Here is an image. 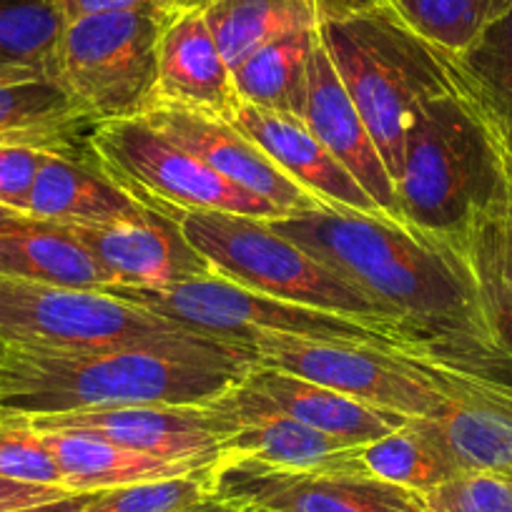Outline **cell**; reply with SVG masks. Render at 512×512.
Listing matches in <instances>:
<instances>
[{
	"label": "cell",
	"instance_id": "b9f144b4",
	"mask_svg": "<svg viewBox=\"0 0 512 512\" xmlns=\"http://www.w3.org/2000/svg\"><path fill=\"white\" fill-rule=\"evenodd\" d=\"M18 216H21V214H13V211H8V209H3V206H0V226L8 224V221H13V219H18Z\"/></svg>",
	"mask_w": 512,
	"mask_h": 512
},
{
	"label": "cell",
	"instance_id": "484cf974",
	"mask_svg": "<svg viewBox=\"0 0 512 512\" xmlns=\"http://www.w3.org/2000/svg\"><path fill=\"white\" fill-rule=\"evenodd\" d=\"M317 41L319 28H307L277 38L251 53L231 71L241 103L302 121L309 58Z\"/></svg>",
	"mask_w": 512,
	"mask_h": 512
},
{
	"label": "cell",
	"instance_id": "83f0119b",
	"mask_svg": "<svg viewBox=\"0 0 512 512\" xmlns=\"http://www.w3.org/2000/svg\"><path fill=\"white\" fill-rule=\"evenodd\" d=\"M63 31L58 0H0V83L58 78Z\"/></svg>",
	"mask_w": 512,
	"mask_h": 512
},
{
	"label": "cell",
	"instance_id": "8992f818",
	"mask_svg": "<svg viewBox=\"0 0 512 512\" xmlns=\"http://www.w3.org/2000/svg\"><path fill=\"white\" fill-rule=\"evenodd\" d=\"M176 221L186 239L209 259L216 277L284 302L362 319L417 354L415 337L390 309L344 282L267 221L224 211H189Z\"/></svg>",
	"mask_w": 512,
	"mask_h": 512
},
{
	"label": "cell",
	"instance_id": "e575fe53",
	"mask_svg": "<svg viewBox=\"0 0 512 512\" xmlns=\"http://www.w3.org/2000/svg\"><path fill=\"white\" fill-rule=\"evenodd\" d=\"M46 156V151L0 144V206L3 209L28 216L33 184Z\"/></svg>",
	"mask_w": 512,
	"mask_h": 512
},
{
	"label": "cell",
	"instance_id": "d4e9b609",
	"mask_svg": "<svg viewBox=\"0 0 512 512\" xmlns=\"http://www.w3.org/2000/svg\"><path fill=\"white\" fill-rule=\"evenodd\" d=\"M452 241L470 267L492 342L512 359V221L507 201L477 216Z\"/></svg>",
	"mask_w": 512,
	"mask_h": 512
},
{
	"label": "cell",
	"instance_id": "60d3db41",
	"mask_svg": "<svg viewBox=\"0 0 512 512\" xmlns=\"http://www.w3.org/2000/svg\"><path fill=\"white\" fill-rule=\"evenodd\" d=\"M507 159H510V196H507V216H510V221H512V156H510V149H507Z\"/></svg>",
	"mask_w": 512,
	"mask_h": 512
},
{
	"label": "cell",
	"instance_id": "ffe728a7",
	"mask_svg": "<svg viewBox=\"0 0 512 512\" xmlns=\"http://www.w3.org/2000/svg\"><path fill=\"white\" fill-rule=\"evenodd\" d=\"M244 382L284 415L294 417L302 425L314 427L324 435L337 437L347 445H367V442L390 435L410 420L397 412L364 405L354 397L329 390L324 384L309 382V379L282 372V369L262 367V364H256L246 374Z\"/></svg>",
	"mask_w": 512,
	"mask_h": 512
},
{
	"label": "cell",
	"instance_id": "ab89813d",
	"mask_svg": "<svg viewBox=\"0 0 512 512\" xmlns=\"http://www.w3.org/2000/svg\"><path fill=\"white\" fill-rule=\"evenodd\" d=\"M179 512H241V510L231 507L229 502H221V500H216V497H209V500L199 502V505L184 507V510H179Z\"/></svg>",
	"mask_w": 512,
	"mask_h": 512
},
{
	"label": "cell",
	"instance_id": "6da1fadb",
	"mask_svg": "<svg viewBox=\"0 0 512 512\" xmlns=\"http://www.w3.org/2000/svg\"><path fill=\"white\" fill-rule=\"evenodd\" d=\"M267 224L390 309L412 332L417 354L512 379V359L492 342L470 267L452 239L405 219L342 206H322Z\"/></svg>",
	"mask_w": 512,
	"mask_h": 512
},
{
	"label": "cell",
	"instance_id": "ee69618b",
	"mask_svg": "<svg viewBox=\"0 0 512 512\" xmlns=\"http://www.w3.org/2000/svg\"><path fill=\"white\" fill-rule=\"evenodd\" d=\"M246 512H267V510H246Z\"/></svg>",
	"mask_w": 512,
	"mask_h": 512
},
{
	"label": "cell",
	"instance_id": "d6a6232c",
	"mask_svg": "<svg viewBox=\"0 0 512 512\" xmlns=\"http://www.w3.org/2000/svg\"><path fill=\"white\" fill-rule=\"evenodd\" d=\"M0 477L63 487L61 470L31 417L0 412Z\"/></svg>",
	"mask_w": 512,
	"mask_h": 512
},
{
	"label": "cell",
	"instance_id": "1f68e13d",
	"mask_svg": "<svg viewBox=\"0 0 512 512\" xmlns=\"http://www.w3.org/2000/svg\"><path fill=\"white\" fill-rule=\"evenodd\" d=\"M211 470L174 477V480L101 490L81 512H179L214 497L211 495Z\"/></svg>",
	"mask_w": 512,
	"mask_h": 512
},
{
	"label": "cell",
	"instance_id": "4fadbf2b",
	"mask_svg": "<svg viewBox=\"0 0 512 512\" xmlns=\"http://www.w3.org/2000/svg\"><path fill=\"white\" fill-rule=\"evenodd\" d=\"M41 432L76 430L169 462L214 467L226 440L239 432L234 412L219 400L209 405H134L31 417Z\"/></svg>",
	"mask_w": 512,
	"mask_h": 512
},
{
	"label": "cell",
	"instance_id": "7a4b0ae2",
	"mask_svg": "<svg viewBox=\"0 0 512 512\" xmlns=\"http://www.w3.org/2000/svg\"><path fill=\"white\" fill-rule=\"evenodd\" d=\"M254 367L151 349H38L0 344V412L66 415L134 405H209Z\"/></svg>",
	"mask_w": 512,
	"mask_h": 512
},
{
	"label": "cell",
	"instance_id": "cb8c5ba5",
	"mask_svg": "<svg viewBox=\"0 0 512 512\" xmlns=\"http://www.w3.org/2000/svg\"><path fill=\"white\" fill-rule=\"evenodd\" d=\"M41 435L61 470L63 487L68 492H101L211 470L191 462H169L146 452L128 450L88 432L56 430Z\"/></svg>",
	"mask_w": 512,
	"mask_h": 512
},
{
	"label": "cell",
	"instance_id": "f1b7e54d",
	"mask_svg": "<svg viewBox=\"0 0 512 512\" xmlns=\"http://www.w3.org/2000/svg\"><path fill=\"white\" fill-rule=\"evenodd\" d=\"M359 457L369 477L420 492V495L457 475L445 452L422 430L417 417H410L390 435L362 445Z\"/></svg>",
	"mask_w": 512,
	"mask_h": 512
},
{
	"label": "cell",
	"instance_id": "5b68a950",
	"mask_svg": "<svg viewBox=\"0 0 512 512\" xmlns=\"http://www.w3.org/2000/svg\"><path fill=\"white\" fill-rule=\"evenodd\" d=\"M0 344L38 349H151L256 367L249 344L161 317L108 289H68L0 277Z\"/></svg>",
	"mask_w": 512,
	"mask_h": 512
},
{
	"label": "cell",
	"instance_id": "603a6c76",
	"mask_svg": "<svg viewBox=\"0 0 512 512\" xmlns=\"http://www.w3.org/2000/svg\"><path fill=\"white\" fill-rule=\"evenodd\" d=\"M141 209L113 184L93 159L48 154L33 184L28 216L61 226L111 224L139 216Z\"/></svg>",
	"mask_w": 512,
	"mask_h": 512
},
{
	"label": "cell",
	"instance_id": "3957f363",
	"mask_svg": "<svg viewBox=\"0 0 512 512\" xmlns=\"http://www.w3.org/2000/svg\"><path fill=\"white\" fill-rule=\"evenodd\" d=\"M395 189L407 224L447 239L510 196L507 141L460 66L447 91L425 98L410 113Z\"/></svg>",
	"mask_w": 512,
	"mask_h": 512
},
{
	"label": "cell",
	"instance_id": "7bdbcfd3",
	"mask_svg": "<svg viewBox=\"0 0 512 512\" xmlns=\"http://www.w3.org/2000/svg\"><path fill=\"white\" fill-rule=\"evenodd\" d=\"M507 141V139H505ZM507 149H510V156H512V144H510V141H507Z\"/></svg>",
	"mask_w": 512,
	"mask_h": 512
},
{
	"label": "cell",
	"instance_id": "4316f807",
	"mask_svg": "<svg viewBox=\"0 0 512 512\" xmlns=\"http://www.w3.org/2000/svg\"><path fill=\"white\" fill-rule=\"evenodd\" d=\"M201 11L231 71L267 43L322 23L312 0H209Z\"/></svg>",
	"mask_w": 512,
	"mask_h": 512
},
{
	"label": "cell",
	"instance_id": "9c48e42d",
	"mask_svg": "<svg viewBox=\"0 0 512 512\" xmlns=\"http://www.w3.org/2000/svg\"><path fill=\"white\" fill-rule=\"evenodd\" d=\"M108 292L131 299L171 322L226 339V342L249 344V339L259 334H287V337L405 349L400 339L362 319L267 297V294L236 287L221 277L194 279V282L176 284L169 289L111 287Z\"/></svg>",
	"mask_w": 512,
	"mask_h": 512
},
{
	"label": "cell",
	"instance_id": "8fae6325",
	"mask_svg": "<svg viewBox=\"0 0 512 512\" xmlns=\"http://www.w3.org/2000/svg\"><path fill=\"white\" fill-rule=\"evenodd\" d=\"M211 495L236 510L267 512H427L420 492L349 472H289L221 457Z\"/></svg>",
	"mask_w": 512,
	"mask_h": 512
},
{
	"label": "cell",
	"instance_id": "ba28073f",
	"mask_svg": "<svg viewBox=\"0 0 512 512\" xmlns=\"http://www.w3.org/2000/svg\"><path fill=\"white\" fill-rule=\"evenodd\" d=\"M171 16L126 11L66 23L58 46V81L93 126L154 111L159 43Z\"/></svg>",
	"mask_w": 512,
	"mask_h": 512
},
{
	"label": "cell",
	"instance_id": "2e32d148",
	"mask_svg": "<svg viewBox=\"0 0 512 512\" xmlns=\"http://www.w3.org/2000/svg\"><path fill=\"white\" fill-rule=\"evenodd\" d=\"M144 118L174 144L224 176L229 184L269 201L284 216L324 206L312 199L302 186L294 184L249 136L241 134L229 121L171 106H156Z\"/></svg>",
	"mask_w": 512,
	"mask_h": 512
},
{
	"label": "cell",
	"instance_id": "7c38bea8",
	"mask_svg": "<svg viewBox=\"0 0 512 512\" xmlns=\"http://www.w3.org/2000/svg\"><path fill=\"white\" fill-rule=\"evenodd\" d=\"M422 359L442 392L440 407L417 417L422 430L445 452L457 475L512 477V379Z\"/></svg>",
	"mask_w": 512,
	"mask_h": 512
},
{
	"label": "cell",
	"instance_id": "44dd1931",
	"mask_svg": "<svg viewBox=\"0 0 512 512\" xmlns=\"http://www.w3.org/2000/svg\"><path fill=\"white\" fill-rule=\"evenodd\" d=\"M93 121L58 78L0 83V144L26 146L46 154L91 159Z\"/></svg>",
	"mask_w": 512,
	"mask_h": 512
},
{
	"label": "cell",
	"instance_id": "4dcf8cb0",
	"mask_svg": "<svg viewBox=\"0 0 512 512\" xmlns=\"http://www.w3.org/2000/svg\"><path fill=\"white\" fill-rule=\"evenodd\" d=\"M510 0H392L397 16L440 51H465Z\"/></svg>",
	"mask_w": 512,
	"mask_h": 512
},
{
	"label": "cell",
	"instance_id": "836d02e7",
	"mask_svg": "<svg viewBox=\"0 0 512 512\" xmlns=\"http://www.w3.org/2000/svg\"><path fill=\"white\" fill-rule=\"evenodd\" d=\"M420 497L427 512H512V477L460 472Z\"/></svg>",
	"mask_w": 512,
	"mask_h": 512
},
{
	"label": "cell",
	"instance_id": "30bf717a",
	"mask_svg": "<svg viewBox=\"0 0 512 512\" xmlns=\"http://www.w3.org/2000/svg\"><path fill=\"white\" fill-rule=\"evenodd\" d=\"M249 347L262 367L297 374L379 410L427 417L442 402L425 359L405 349L287 334H259Z\"/></svg>",
	"mask_w": 512,
	"mask_h": 512
},
{
	"label": "cell",
	"instance_id": "f546056e",
	"mask_svg": "<svg viewBox=\"0 0 512 512\" xmlns=\"http://www.w3.org/2000/svg\"><path fill=\"white\" fill-rule=\"evenodd\" d=\"M455 61L470 91L512 144V0Z\"/></svg>",
	"mask_w": 512,
	"mask_h": 512
},
{
	"label": "cell",
	"instance_id": "9a60e30c",
	"mask_svg": "<svg viewBox=\"0 0 512 512\" xmlns=\"http://www.w3.org/2000/svg\"><path fill=\"white\" fill-rule=\"evenodd\" d=\"M219 402L229 407L239 420V432L226 440L221 457L254 460L289 472L367 475L362 457H359L362 445H347L337 437L302 425L299 420L277 410L246 382L231 387L226 395L219 397Z\"/></svg>",
	"mask_w": 512,
	"mask_h": 512
},
{
	"label": "cell",
	"instance_id": "52a82bcc",
	"mask_svg": "<svg viewBox=\"0 0 512 512\" xmlns=\"http://www.w3.org/2000/svg\"><path fill=\"white\" fill-rule=\"evenodd\" d=\"M88 151L113 184L154 214L179 219L189 211H224L262 221L284 219L277 206L229 184L144 116L96 123Z\"/></svg>",
	"mask_w": 512,
	"mask_h": 512
},
{
	"label": "cell",
	"instance_id": "74e56055",
	"mask_svg": "<svg viewBox=\"0 0 512 512\" xmlns=\"http://www.w3.org/2000/svg\"><path fill=\"white\" fill-rule=\"evenodd\" d=\"M312 3L324 23V21H334V18L352 16V13H359V11H367V8L379 6V3H384V0H312Z\"/></svg>",
	"mask_w": 512,
	"mask_h": 512
},
{
	"label": "cell",
	"instance_id": "f35d334b",
	"mask_svg": "<svg viewBox=\"0 0 512 512\" xmlns=\"http://www.w3.org/2000/svg\"><path fill=\"white\" fill-rule=\"evenodd\" d=\"M93 495H96V492H71V495L61 497V500L43 502V505L23 507V510L13 512H81L83 507L93 500Z\"/></svg>",
	"mask_w": 512,
	"mask_h": 512
},
{
	"label": "cell",
	"instance_id": "277c9868",
	"mask_svg": "<svg viewBox=\"0 0 512 512\" xmlns=\"http://www.w3.org/2000/svg\"><path fill=\"white\" fill-rule=\"evenodd\" d=\"M319 41L397 184L410 113L455 83V56L417 36L390 3L319 23Z\"/></svg>",
	"mask_w": 512,
	"mask_h": 512
},
{
	"label": "cell",
	"instance_id": "8d00e7d4",
	"mask_svg": "<svg viewBox=\"0 0 512 512\" xmlns=\"http://www.w3.org/2000/svg\"><path fill=\"white\" fill-rule=\"evenodd\" d=\"M71 495L63 487L53 485H33V482H18L0 477V512L23 510V507L43 505V502L61 500V497Z\"/></svg>",
	"mask_w": 512,
	"mask_h": 512
},
{
	"label": "cell",
	"instance_id": "d590c367",
	"mask_svg": "<svg viewBox=\"0 0 512 512\" xmlns=\"http://www.w3.org/2000/svg\"><path fill=\"white\" fill-rule=\"evenodd\" d=\"M209 0H58L66 23L78 21L98 13H126V11H156L179 13L186 8H204Z\"/></svg>",
	"mask_w": 512,
	"mask_h": 512
},
{
	"label": "cell",
	"instance_id": "5bb4252c",
	"mask_svg": "<svg viewBox=\"0 0 512 512\" xmlns=\"http://www.w3.org/2000/svg\"><path fill=\"white\" fill-rule=\"evenodd\" d=\"M93 254L111 287L169 289L216 277L204 254L186 239L171 216L141 211L111 224L68 226Z\"/></svg>",
	"mask_w": 512,
	"mask_h": 512
},
{
	"label": "cell",
	"instance_id": "f6af8a7d",
	"mask_svg": "<svg viewBox=\"0 0 512 512\" xmlns=\"http://www.w3.org/2000/svg\"><path fill=\"white\" fill-rule=\"evenodd\" d=\"M384 3H392V0H384Z\"/></svg>",
	"mask_w": 512,
	"mask_h": 512
},
{
	"label": "cell",
	"instance_id": "7402d4cb",
	"mask_svg": "<svg viewBox=\"0 0 512 512\" xmlns=\"http://www.w3.org/2000/svg\"><path fill=\"white\" fill-rule=\"evenodd\" d=\"M0 277L68 289H111V279L68 226L18 216L0 226Z\"/></svg>",
	"mask_w": 512,
	"mask_h": 512
},
{
	"label": "cell",
	"instance_id": "ac0fdd59",
	"mask_svg": "<svg viewBox=\"0 0 512 512\" xmlns=\"http://www.w3.org/2000/svg\"><path fill=\"white\" fill-rule=\"evenodd\" d=\"M239 103L231 68L211 36L204 11L186 8L174 13L159 43L156 106L184 108L229 121Z\"/></svg>",
	"mask_w": 512,
	"mask_h": 512
},
{
	"label": "cell",
	"instance_id": "e0dca14e",
	"mask_svg": "<svg viewBox=\"0 0 512 512\" xmlns=\"http://www.w3.org/2000/svg\"><path fill=\"white\" fill-rule=\"evenodd\" d=\"M302 123L309 134L347 169V174L367 191L369 199L392 219H402L397 204V189L382 154L369 134L367 123L359 116L349 98L337 68L329 61L322 41L314 46L307 71V103Z\"/></svg>",
	"mask_w": 512,
	"mask_h": 512
},
{
	"label": "cell",
	"instance_id": "d6986e66",
	"mask_svg": "<svg viewBox=\"0 0 512 512\" xmlns=\"http://www.w3.org/2000/svg\"><path fill=\"white\" fill-rule=\"evenodd\" d=\"M234 128L249 136L294 184L329 209H352L362 214H384L367 191L347 174L342 164L309 134L299 118L239 103L229 118Z\"/></svg>",
	"mask_w": 512,
	"mask_h": 512
}]
</instances>
